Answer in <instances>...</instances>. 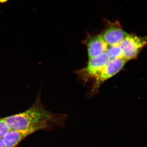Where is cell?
<instances>
[{
	"label": "cell",
	"mask_w": 147,
	"mask_h": 147,
	"mask_svg": "<svg viewBox=\"0 0 147 147\" xmlns=\"http://www.w3.org/2000/svg\"><path fill=\"white\" fill-rule=\"evenodd\" d=\"M67 118V115L54 114L46 110L41 102L39 93L34 104L28 109L4 119L11 130L24 129L36 125H42L47 130H50L55 127L64 126Z\"/></svg>",
	"instance_id": "6da1fadb"
},
{
	"label": "cell",
	"mask_w": 147,
	"mask_h": 147,
	"mask_svg": "<svg viewBox=\"0 0 147 147\" xmlns=\"http://www.w3.org/2000/svg\"><path fill=\"white\" fill-rule=\"evenodd\" d=\"M110 60L105 52L97 57L89 59L87 65L78 70L76 74L82 82L86 83L90 79H95Z\"/></svg>",
	"instance_id": "7a4b0ae2"
},
{
	"label": "cell",
	"mask_w": 147,
	"mask_h": 147,
	"mask_svg": "<svg viewBox=\"0 0 147 147\" xmlns=\"http://www.w3.org/2000/svg\"><path fill=\"white\" fill-rule=\"evenodd\" d=\"M119 45L122 50L123 59L127 61L136 59L141 50L146 46L147 36L129 34Z\"/></svg>",
	"instance_id": "3957f363"
},
{
	"label": "cell",
	"mask_w": 147,
	"mask_h": 147,
	"mask_svg": "<svg viewBox=\"0 0 147 147\" xmlns=\"http://www.w3.org/2000/svg\"><path fill=\"white\" fill-rule=\"evenodd\" d=\"M126 62L123 58L110 60L94 79L91 91V95L95 94L104 82L119 73L123 68Z\"/></svg>",
	"instance_id": "277c9868"
},
{
	"label": "cell",
	"mask_w": 147,
	"mask_h": 147,
	"mask_svg": "<svg viewBox=\"0 0 147 147\" xmlns=\"http://www.w3.org/2000/svg\"><path fill=\"white\" fill-rule=\"evenodd\" d=\"M128 34L118 21L109 24L100 34L108 46L119 45Z\"/></svg>",
	"instance_id": "5b68a950"
},
{
	"label": "cell",
	"mask_w": 147,
	"mask_h": 147,
	"mask_svg": "<svg viewBox=\"0 0 147 147\" xmlns=\"http://www.w3.org/2000/svg\"><path fill=\"white\" fill-rule=\"evenodd\" d=\"M41 130L47 129L42 125H36L24 129L10 130L3 137V140L7 147H16L30 134Z\"/></svg>",
	"instance_id": "8992f818"
},
{
	"label": "cell",
	"mask_w": 147,
	"mask_h": 147,
	"mask_svg": "<svg viewBox=\"0 0 147 147\" xmlns=\"http://www.w3.org/2000/svg\"><path fill=\"white\" fill-rule=\"evenodd\" d=\"M86 44L89 59L95 57L105 53L108 47L100 34L88 37Z\"/></svg>",
	"instance_id": "52a82bcc"
},
{
	"label": "cell",
	"mask_w": 147,
	"mask_h": 147,
	"mask_svg": "<svg viewBox=\"0 0 147 147\" xmlns=\"http://www.w3.org/2000/svg\"><path fill=\"white\" fill-rule=\"evenodd\" d=\"M106 53L110 60L119 58L123 59L122 50L119 45L108 46Z\"/></svg>",
	"instance_id": "ba28073f"
},
{
	"label": "cell",
	"mask_w": 147,
	"mask_h": 147,
	"mask_svg": "<svg viewBox=\"0 0 147 147\" xmlns=\"http://www.w3.org/2000/svg\"><path fill=\"white\" fill-rule=\"evenodd\" d=\"M8 125L4 119H0V139H3L6 134L10 131Z\"/></svg>",
	"instance_id": "9c48e42d"
},
{
	"label": "cell",
	"mask_w": 147,
	"mask_h": 147,
	"mask_svg": "<svg viewBox=\"0 0 147 147\" xmlns=\"http://www.w3.org/2000/svg\"><path fill=\"white\" fill-rule=\"evenodd\" d=\"M0 147H7L4 143L3 139H0Z\"/></svg>",
	"instance_id": "30bf717a"
},
{
	"label": "cell",
	"mask_w": 147,
	"mask_h": 147,
	"mask_svg": "<svg viewBox=\"0 0 147 147\" xmlns=\"http://www.w3.org/2000/svg\"><path fill=\"white\" fill-rule=\"evenodd\" d=\"M9 1V0H0V4L5 3Z\"/></svg>",
	"instance_id": "8fae6325"
}]
</instances>
